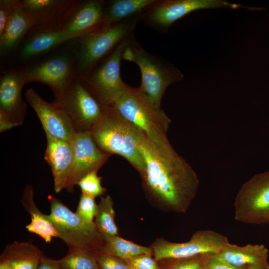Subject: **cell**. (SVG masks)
Masks as SVG:
<instances>
[{
  "label": "cell",
  "instance_id": "cell-1",
  "mask_svg": "<svg viewBox=\"0 0 269 269\" xmlns=\"http://www.w3.org/2000/svg\"><path fill=\"white\" fill-rule=\"evenodd\" d=\"M140 150L144 163L140 175L147 199L162 210L185 213L199 187L195 171L171 144L159 146L145 136Z\"/></svg>",
  "mask_w": 269,
  "mask_h": 269
},
{
  "label": "cell",
  "instance_id": "cell-2",
  "mask_svg": "<svg viewBox=\"0 0 269 269\" xmlns=\"http://www.w3.org/2000/svg\"><path fill=\"white\" fill-rule=\"evenodd\" d=\"M98 147L127 160L141 174L144 163L140 150L144 133L112 106H104L99 119L90 131Z\"/></svg>",
  "mask_w": 269,
  "mask_h": 269
},
{
  "label": "cell",
  "instance_id": "cell-3",
  "mask_svg": "<svg viewBox=\"0 0 269 269\" xmlns=\"http://www.w3.org/2000/svg\"><path fill=\"white\" fill-rule=\"evenodd\" d=\"M110 106L142 131L154 144L159 146L170 144L166 135L170 119L138 87L126 84L120 95Z\"/></svg>",
  "mask_w": 269,
  "mask_h": 269
},
{
  "label": "cell",
  "instance_id": "cell-4",
  "mask_svg": "<svg viewBox=\"0 0 269 269\" xmlns=\"http://www.w3.org/2000/svg\"><path fill=\"white\" fill-rule=\"evenodd\" d=\"M122 59L139 66L141 83L138 88L158 108L161 107L167 87L183 77L177 68L163 58L146 51L135 39L125 50Z\"/></svg>",
  "mask_w": 269,
  "mask_h": 269
},
{
  "label": "cell",
  "instance_id": "cell-5",
  "mask_svg": "<svg viewBox=\"0 0 269 269\" xmlns=\"http://www.w3.org/2000/svg\"><path fill=\"white\" fill-rule=\"evenodd\" d=\"M140 17L102 25L79 37L77 68L80 75L90 72L123 40L134 35Z\"/></svg>",
  "mask_w": 269,
  "mask_h": 269
},
{
  "label": "cell",
  "instance_id": "cell-6",
  "mask_svg": "<svg viewBox=\"0 0 269 269\" xmlns=\"http://www.w3.org/2000/svg\"><path fill=\"white\" fill-rule=\"evenodd\" d=\"M48 200L51 220L58 237L66 243L69 251L81 250L97 253L102 238L95 223L84 221L54 196L49 195Z\"/></svg>",
  "mask_w": 269,
  "mask_h": 269
},
{
  "label": "cell",
  "instance_id": "cell-7",
  "mask_svg": "<svg viewBox=\"0 0 269 269\" xmlns=\"http://www.w3.org/2000/svg\"><path fill=\"white\" fill-rule=\"evenodd\" d=\"M134 39L133 35L123 40L90 72L78 75L88 90L103 106L112 105L126 84L120 76L121 62L125 50Z\"/></svg>",
  "mask_w": 269,
  "mask_h": 269
},
{
  "label": "cell",
  "instance_id": "cell-8",
  "mask_svg": "<svg viewBox=\"0 0 269 269\" xmlns=\"http://www.w3.org/2000/svg\"><path fill=\"white\" fill-rule=\"evenodd\" d=\"M234 219L251 224H269V171L245 182L234 202Z\"/></svg>",
  "mask_w": 269,
  "mask_h": 269
},
{
  "label": "cell",
  "instance_id": "cell-9",
  "mask_svg": "<svg viewBox=\"0 0 269 269\" xmlns=\"http://www.w3.org/2000/svg\"><path fill=\"white\" fill-rule=\"evenodd\" d=\"M54 102L65 111L76 133L90 132L102 115L104 107L78 75L72 79L62 96Z\"/></svg>",
  "mask_w": 269,
  "mask_h": 269
},
{
  "label": "cell",
  "instance_id": "cell-10",
  "mask_svg": "<svg viewBox=\"0 0 269 269\" xmlns=\"http://www.w3.org/2000/svg\"><path fill=\"white\" fill-rule=\"evenodd\" d=\"M229 243L223 235L212 230L195 232L187 242L176 243L157 238L151 244L152 255L157 261L182 259L206 254H218Z\"/></svg>",
  "mask_w": 269,
  "mask_h": 269
},
{
  "label": "cell",
  "instance_id": "cell-11",
  "mask_svg": "<svg viewBox=\"0 0 269 269\" xmlns=\"http://www.w3.org/2000/svg\"><path fill=\"white\" fill-rule=\"evenodd\" d=\"M243 7L242 5L222 0H157L141 15L153 28L166 32L176 21L195 10L213 8Z\"/></svg>",
  "mask_w": 269,
  "mask_h": 269
},
{
  "label": "cell",
  "instance_id": "cell-12",
  "mask_svg": "<svg viewBox=\"0 0 269 269\" xmlns=\"http://www.w3.org/2000/svg\"><path fill=\"white\" fill-rule=\"evenodd\" d=\"M73 61L69 56L58 55L45 59L20 71L25 84L38 82L48 86L58 100L76 76Z\"/></svg>",
  "mask_w": 269,
  "mask_h": 269
},
{
  "label": "cell",
  "instance_id": "cell-13",
  "mask_svg": "<svg viewBox=\"0 0 269 269\" xmlns=\"http://www.w3.org/2000/svg\"><path fill=\"white\" fill-rule=\"evenodd\" d=\"M71 142L74 160L65 188L69 192L74 191L75 185L85 175L98 171L111 155L98 147L89 131L77 133Z\"/></svg>",
  "mask_w": 269,
  "mask_h": 269
},
{
  "label": "cell",
  "instance_id": "cell-14",
  "mask_svg": "<svg viewBox=\"0 0 269 269\" xmlns=\"http://www.w3.org/2000/svg\"><path fill=\"white\" fill-rule=\"evenodd\" d=\"M27 102L38 117L46 134L71 142L77 133L65 111L54 101L49 103L32 88L25 93Z\"/></svg>",
  "mask_w": 269,
  "mask_h": 269
},
{
  "label": "cell",
  "instance_id": "cell-15",
  "mask_svg": "<svg viewBox=\"0 0 269 269\" xmlns=\"http://www.w3.org/2000/svg\"><path fill=\"white\" fill-rule=\"evenodd\" d=\"M75 3L62 19L59 28L81 36L102 26L106 2L90 0Z\"/></svg>",
  "mask_w": 269,
  "mask_h": 269
},
{
  "label": "cell",
  "instance_id": "cell-16",
  "mask_svg": "<svg viewBox=\"0 0 269 269\" xmlns=\"http://www.w3.org/2000/svg\"><path fill=\"white\" fill-rule=\"evenodd\" d=\"M24 85L20 71L10 70L0 78V112L17 126L23 124L26 115L27 106L21 95Z\"/></svg>",
  "mask_w": 269,
  "mask_h": 269
},
{
  "label": "cell",
  "instance_id": "cell-17",
  "mask_svg": "<svg viewBox=\"0 0 269 269\" xmlns=\"http://www.w3.org/2000/svg\"><path fill=\"white\" fill-rule=\"evenodd\" d=\"M47 146L44 159L51 167L54 188L59 193L65 189L72 167L74 151L71 142L46 134Z\"/></svg>",
  "mask_w": 269,
  "mask_h": 269
},
{
  "label": "cell",
  "instance_id": "cell-18",
  "mask_svg": "<svg viewBox=\"0 0 269 269\" xmlns=\"http://www.w3.org/2000/svg\"><path fill=\"white\" fill-rule=\"evenodd\" d=\"M75 2L63 0H20V6L33 17L35 26H40L44 29L54 21H61Z\"/></svg>",
  "mask_w": 269,
  "mask_h": 269
},
{
  "label": "cell",
  "instance_id": "cell-19",
  "mask_svg": "<svg viewBox=\"0 0 269 269\" xmlns=\"http://www.w3.org/2000/svg\"><path fill=\"white\" fill-rule=\"evenodd\" d=\"M81 36L65 31L60 28L41 29L26 42L20 53L22 60L30 59L49 51L67 41Z\"/></svg>",
  "mask_w": 269,
  "mask_h": 269
},
{
  "label": "cell",
  "instance_id": "cell-20",
  "mask_svg": "<svg viewBox=\"0 0 269 269\" xmlns=\"http://www.w3.org/2000/svg\"><path fill=\"white\" fill-rule=\"evenodd\" d=\"M35 26L33 17L20 5L8 19L0 36L1 54H6L17 46L26 33Z\"/></svg>",
  "mask_w": 269,
  "mask_h": 269
},
{
  "label": "cell",
  "instance_id": "cell-21",
  "mask_svg": "<svg viewBox=\"0 0 269 269\" xmlns=\"http://www.w3.org/2000/svg\"><path fill=\"white\" fill-rule=\"evenodd\" d=\"M21 202L31 216L30 223L26 226L29 232L39 235L46 243H50L54 237H58L49 215L43 214L36 206L34 199V189L31 185L28 184L25 186Z\"/></svg>",
  "mask_w": 269,
  "mask_h": 269
},
{
  "label": "cell",
  "instance_id": "cell-22",
  "mask_svg": "<svg viewBox=\"0 0 269 269\" xmlns=\"http://www.w3.org/2000/svg\"><path fill=\"white\" fill-rule=\"evenodd\" d=\"M218 255L230 264L243 269L267 261L269 252L262 244L240 246L229 243Z\"/></svg>",
  "mask_w": 269,
  "mask_h": 269
},
{
  "label": "cell",
  "instance_id": "cell-23",
  "mask_svg": "<svg viewBox=\"0 0 269 269\" xmlns=\"http://www.w3.org/2000/svg\"><path fill=\"white\" fill-rule=\"evenodd\" d=\"M157 0H113L105 3L102 25H110L136 17L141 14Z\"/></svg>",
  "mask_w": 269,
  "mask_h": 269
},
{
  "label": "cell",
  "instance_id": "cell-24",
  "mask_svg": "<svg viewBox=\"0 0 269 269\" xmlns=\"http://www.w3.org/2000/svg\"><path fill=\"white\" fill-rule=\"evenodd\" d=\"M42 252L31 241H14L8 244L0 260L7 262L12 269H37Z\"/></svg>",
  "mask_w": 269,
  "mask_h": 269
},
{
  "label": "cell",
  "instance_id": "cell-25",
  "mask_svg": "<svg viewBox=\"0 0 269 269\" xmlns=\"http://www.w3.org/2000/svg\"><path fill=\"white\" fill-rule=\"evenodd\" d=\"M101 235L102 243L97 253L105 254L124 260L143 254H152L150 247L138 245L119 235Z\"/></svg>",
  "mask_w": 269,
  "mask_h": 269
},
{
  "label": "cell",
  "instance_id": "cell-26",
  "mask_svg": "<svg viewBox=\"0 0 269 269\" xmlns=\"http://www.w3.org/2000/svg\"><path fill=\"white\" fill-rule=\"evenodd\" d=\"M115 216L113 201L111 197L106 195L101 197L97 205L94 223L101 234L119 235Z\"/></svg>",
  "mask_w": 269,
  "mask_h": 269
},
{
  "label": "cell",
  "instance_id": "cell-27",
  "mask_svg": "<svg viewBox=\"0 0 269 269\" xmlns=\"http://www.w3.org/2000/svg\"><path fill=\"white\" fill-rule=\"evenodd\" d=\"M96 254L86 250H71L58 260L65 269H99Z\"/></svg>",
  "mask_w": 269,
  "mask_h": 269
},
{
  "label": "cell",
  "instance_id": "cell-28",
  "mask_svg": "<svg viewBox=\"0 0 269 269\" xmlns=\"http://www.w3.org/2000/svg\"><path fill=\"white\" fill-rule=\"evenodd\" d=\"M204 255L182 259H164L158 263L160 269H204Z\"/></svg>",
  "mask_w": 269,
  "mask_h": 269
},
{
  "label": "cell",
  "instance_id": "cell-29",
  "mask_svg": "<svg viewBox=\"0 0 269 269\" xmlns=\"http://www.w3.org/2000/svg\"><path fill=\"white\" fill-rule=\"evenodd\" d=\"M98 171H92L83 177L77 183L82 194L91 196L94 198L104 195L106 189L101 184L102 177L98 176Z\"/></svg>",
  "mask_w": 269,
  "mask_h": 269
},
{
  "label": "cell",
  "instance_id": "cell-30",
  "mask_svg": "<svg viewBox=\"0 0 269 269\" xmlns=\"http://www.w3.org/2000/svg\"><path fill=\"white\" fill-rule=\"evenodd\" d=\"M97 209L95 198L81 194L75 213L84 221L92 223L95 217Z\"/></svg>",
  "mask_w": 269,
  "mask_h": 269
},
{
  "label": "cell",
  "instance_id": "cell-31",
  "mask_svg": "<svg viewBox=\"0 0 269 269\" xmlns=\"http://www.w3.org/2000/svg\"><path fill=\"white\" fill-rule=\"evenodd\" d=\"M95 256L99 269H129L126 260L101 253H96Z\"/></svg>",
  "mask_w": 269,
  "mask_h": 269
},
{
  "label": "cell",
  "instance_id": "cell-32",
  "mask_svg": "<svg viewBox=\"0 0 269 269\" xmlns=\"http://www.w3.org/2000/svg\"><path fill=\"white\" fill-rule=\"evenodd\" d=\"M19 5L20 0H0V36L2 34L8 19Z\"/></svg>",
  "mask_w": 269,
  "mask_h": 269
},
{
  "label": "cell",
  "instance_id": "cell-33",
  "mask_svg": "<svg viewBox=\"0 0 269 269\" xmlns=\"http://www.w3.org/2000/svg\"><path fill=\"white\" fill-rule=\"evenodd\" d=\"M152 254H143L127 259L132 265L138 269H160L158 261Z\"/></svg>",
  "mask_w": 269,
  "mask_h": 269
},
{
  "label": "cell",
  "instance_id": "cell-34",
  "mask_svg": "<svg viewBox=\"0 0 269 269\" xmlns=\"http://www.w3.org/2000/svg\"><path fill=\"white\" fill-rule=\"evenodd\" d=\"M204 269H244L236 267L221 258L218 254H206L203 256Z\"/></svg>",
  "mask_w": 269,
  "mask_h": 269
},
{
  "label": "cell",
  "instance_id": "cell-35",
  "mask_svg": "<svg viewBox=\"0 0 269 269\" xmlns=\"http://www.w3.org/2000/svg\"><path fill=\"white\" fill-rule=\"evenodd\" d=\"M37 269H65L58 260H53L45 257L44 254L39 261Z\"/></svg>",
  "mask_w": 269,
  "mask_h": 269
},
{
  "label": "cell",
  "instance_id": "cell-36",
  "mask_svg": "<svg viewBox=\"0 0 269 269\" xmlns=\"http://www.w3.org/2000/svg\"><path fill=\"white\" fill-rule=\"evenodd\" d=\"M17 126L11 121L5 114L0 112V132L11 129L13 127Z\"/></svg>",
  "mask_w": 269,
  "mask_h": 269
},
{
  "label": "cell",
  "instance_id": "cell-37",
  "mask_svg": "<svg viewBox=\"0 0 269 269\" xmlns=\"http://www.w3.org/2000/svg\"><path fill=\"white\" fill-rule=\"evenodd\" d=\"M244 269H269V264L268 261L250 266Z\"/></svg>",
  "mask_w": 269,
  "mask_h": 269
},
{
  "label": "cell",
  "instance_id": "cell-38",
  "mask_svg": "<svg viewBox=\"0 0 269 269\" xmlns=\"http://www.w3.org/2000/svg\"><path fill=\"white\" fill-rule=\"evenodd\" d=\"M0 269H12L9 264L6 261L0 260Z\"/></svg>",
  "mask_w": 269,
  "mask_h": 269
},
{
  "label": "cell",
  "instance_id": "cell-39",
  "mask_svg": "<svg viewBox=\"0 0 269 269\" xmlns=\"http://www.w3.org/2000/svg\"><path fill=\"white\" fill-rule=\"evenodd\" d=\"M127 261L128 262V261L127 260ZM128 264H129V269H138L136 268H135V267L133 266V265H132L130 263H129L128 262Z\"/></svg>",
  "mask_w": 269,
  "mask_h": 269
}]
</instances>
